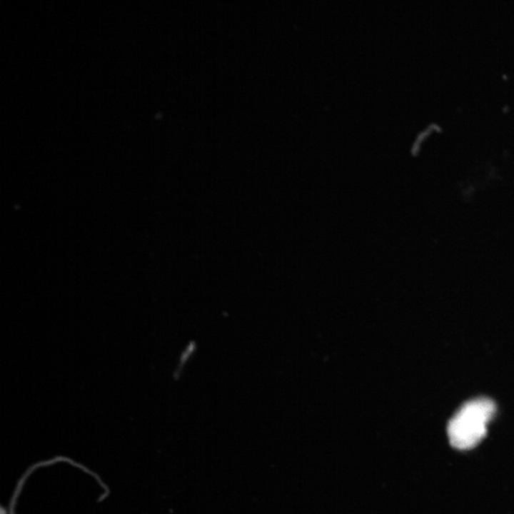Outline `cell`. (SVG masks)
Masks as SVG:
<instances>
[{
  "instance_id": "cell-1",
  "label": "cell",
  "mask_w": 514,
  "mask_h": 514,
  "mask_svg": "<svg viewBox=\"0 0 514 514\" xmlns=\"http://www.w3.org/2000/svg\"><path fill=\"white\" fill-rule=\"evenodd\" d=\"M496 412L495 403L480 397L465 403L450 420L447 432L450 444L460 450L475 446L485 435Z\"/></svg>"
}]
</instances>
